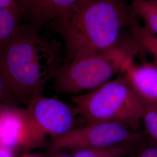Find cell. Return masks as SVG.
Segmentation results:
<instances>
[{"label": "cell", "mask_w": 157, "mask_h": 157, "mask_svg": "<svg viewBox=\"0 0 157 157\" xmlns=\"http://www.w3.org/2000/svg\"><path fill=\"white\" fill-rule=\"evenodd\" d=\"M14 152L11 148L0 146V157H15Z\"/></svg>", "instance_id": "obj_17"}, {"label": "cell", "mask_w": 157, "mask_h": 157, "mask_svg": "<svg viewBox=\"0 0 157 157\" xmlns=\"http://www.w3.org/2000/svg\"><path fill=\"white\" fill-rule=\"evenodd\" d=\"M78 0H20L23 13L39 25L52 22Z\"/></svg>", "instance_id": "obj_9"}, {"label": "cell", "mask_w": 157, "mask_h": 157, "mask_svg": "<svg viewBox=\"0 0 157 157\" xmlns=\"http://www.w3.org/2000/svg\"><path fill=\"white\" fill-rule=\"evenodd\" d=\"M52 139L55 150L108 148L123 144L143 140V133L124 124L104 122L85 124L67 133Z\"/></svg>", "instance_id": "obj_5"}, {"label": "cell", "mask_w": 157, "mask_h": 157, "mask_svg": "<svg viewBox=\"0 0 157 157\" xmlns=\"http://www.w3.org/2000/svg\"><path fill=\"white\" fill-rule=\"evenodd\" d=\"M21 157H39L36 155H30V154H25L23 155H22Z\"/></svg>", "instance_id": "obj_19"}, {"label": "cell", "mask_w": 157, "mask_h": 157, "mask_svg": "<svg viewBox=\"0 0 157 157\" xmlns=\"http://www.w3.org/2000/svg\"><path fill=\"white\" fill-rule=\"evenodd\" d=\"M71 100L85 124L113 122L136 131L140 128L144 103L122 72L95 89L73 95Z\"/></svg>", "instance_id": "obj_3"}, {"label": "cell", "mask_w": 157, "mask_h": 157, "mask_svg": "<svg viewBox=\"0 0 157 157\" xmlns=\"http://www.w3.org/2000/svg\"><path fill=\"white\" fill-rule=\"evenodd\" d=\"M23 13L20 6H10L0 8V51L8 44L20 25Z\"/></svg>", "instance_id": "obj_10"}, {"label": "cell", "mask_w": 157, "mask_h": 157, "mask_svg": "<svg viewBox=\"0 0 157 157\" xmlns=\"http://www.w3.org/2000/svg\"><path fill=\"white\" fill-rule=\"evenodd\" d=\"M135 17L124 0H78L51 22L64 41L63 64L129 40Z\"/></svg>", "instance_id": "obj_1"}, {"label": "cell", "mask_w": 157, "mask_h": 157, "mask_svg": "<svg viewBox=\"0 0 157 157\" xmlns=\"http://www.w3.org/2000/svg\"><path fill=\"white\" fill-rule=\"evenodd\" d=\"M0 100L1 105L15 106V102L18 101L17 95L6 78L0 74Z\"/></svg>", "instance_id": "obj_15"}, {"label": "cell", "mask_w": 157, "mask_h": 157, "mask_svg": "<svg viewBox=\"0 0 157 157\" xmlns=\"http://www.w3.org/2000/svg\"><path fill=\"white\" fill-rule=\"evenodd\" d=\"M19 2L20 0H0V8L10 6H20Z\"/></svg>", "instance_id": "obj_18"}, {"label": "cell", "mask_w": 157, "mask_h": 157, "mask_svg": "<svg viewBox=\"0 0 157 157\" xmlns=\"http://www.w3.org/2000/svg\"></svg>", "instance_id": "obj_21"}, {"label": "cell", "mask_w": 157, "mask_h": 157, "mask_svg": "<svg viewBox=\"0 0 157 157\" xmlns=\"http://www.w3.org/2000/svg\"><path fill=\"white\" fill-rule=\"evenodd\" d=\"M122 73L129 80L142 101L157 104V66L154 63L137 65L133 57L125 62Z\"/></svg>", "instance_id": "obj_8"}, {"label": "cell", "mask_w": 157, "mask_h": 157, "mask_svg": "<svg viewBox=\"0 0 157 157\" xmlns=\"http://www.w3.org/2000/svg\"><path fill=\"white\" fill-rule=\"evenodd\" d=\"M0 53V74L26 107L41 96L45 84L56 78L64 63L61 42L44 39L35 28L24 24Z\"/></svg>", "instance_id": "obj_2"}, {"label": "cell", "mask_w": 157, "mask_h": 157, "mask_svg": "<svg viewBox=\"0 0 157 157\" xmlns=\"http://www.w3.org/2000/svg\"><path fill=\"white\" fill-rule=\"evenodd\" d=\"M141 141L128 143L108 148L78 150L73 151L72 155H62L58 157H128Z\"/></svg>", "instance_id": "obj_12"}, {"label": "cell", "mask_w": 157, "mask_h": 157, "mask_svg": "<svg viewBox=\"0 0 157 157\" xmlns=\"http://www.w3.org/2000/svg\"><path fill=\"white\" fill-rule=\"evenodd\" d=\"M128 157H157V147L141 141Z\"/></svg>", "instance_id": "obj_16"}, {"label": "cell", "mask_w": 157, "mask_h": 157, "mask_svg": "<svg viewBox=\"0 0 157 157\" xmlns=\"http://www.w3.org/2000/svg\"><path fill=\"white\" fill-rule=\"evenodd\" d=\"M72 108L54 98L42 96L26 107L33 148L41 146L47 135L53 139L76 128L78 115Z\"/></svg>", "instance_id": "obj_6"}, {"label": "cell", "mask_w": 157, "mask_h": 157, "mask_svg": "<svg viewBox=\"0 0 157 157\" xmlns=\"http://www.w3.org/2000/svg\"><path fill=\"white\" fill-rule=\"evenodd\" d=\"M0 146L15 151L33 148L26 109L1 105Z\"/></svg>", "instance_id": "obj_7"}, {"label": "cell", "mask_w": 157, "mask_h": 157, "mask_svg": "<svg viewBox=\"0 0 157 157\" xmlns=\"http://www.w3.org/2000/svg\"><path fill=\"white\" fill-rule=\"evenodd\" d=\"M130 39L137 52L144 50L148 52L154 59L153 63L157 66V36L152 33L144 25H141L137 17L131 25Z\"/></svg>", "instance_id": "obj_11"}, {"label": "cell", "mask_w": 157, "mask_h": 157, "mask_svg": "<svg viewBox=\"0 0 157 157\" xmlns=\"http://www.w3.org/2000/svg\"><path fill=\"white\" fill-rule=\"evenodd\" d=\"M141 124L143 125V141L147 144L157 147V104H144Z\"/></svg>", "instance_id": "obj_14"}, {"label": "cell", "mask_w": 157, "mask_h": 157, "mask_svg": "<svg viewBox=\"0 0 157 157\" xmlns=\"http://www.w3.org/2000/svg\"><path fill=\"white\" fill-rule=\"evenodd\" d=\"M154 1H155V2H157V0H154Z\"/></svg>", "instance_id": "obj_20"}, {"label": "cell", "mask_w": 157, "mask_h": 157, "mask_svg": "<svg viewBox=\"0 0 157 157\" xmlns=\"http://www.w3.org/2000/svg\"><path fill=\"white\" fill-rule=\"evenodd\" d=\"M137 52L129 40L111 48L65 63L55 78L56 90L77 95L95 89L121 73L125 62Z\"/></svg>", "instance_id": "obj_4"}, {"label": "cell", "mask_w": 157, "mask_h": 157, "mask_svg": "<svg viewBox=\"0 0 157 157\" xmlns=\"http://www.w3.org/2000/svg\"><path fill=\"white\" fill-rule=\"evenodd\" d=\"M130 6L138 18L152 33L157 36V3L154 0H132Z\"/></svg>", "instance_id": "obj_13"}]
</instances>
